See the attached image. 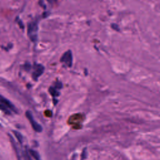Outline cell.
Returning a JSON list of instances; mask_svg holds the SVG:
<instances>
[{"label":"cell","instance_id":"obj_1","mask_svg":"<svg viewBox=\"0 0 160 160\" xmlns=\"http://www.w3.org/2000/svg\"><path fill=\"white\" fill-rule=\"evenodd\" d=\"M38 26L36 22L33 21L28 23V35L29 38L33 42H36L38 38Z\"/></svg>","mask_w":160,"mask_h":160},{"label":"cell","instance_id":"obj_2","mask_svg":"<svg viewBox=\"0 0 160 160\" xmlns=\"http://www.w3.org/2000/svg\"><path fill=\"white\" fill-rule=\"evenodd\" d=\"M26 116L28 118V120H29L30 123L31 125L32 128L33 130L38 133H41L43 131V128L41 125H39L38 123H37L35 120L33 116V114L30 111H27L26 112Z\"/></svg>","mask_w":160,"mask_h":160},{"label":"cell","instance_id":"obj_3","mask_svg":"<svg viewBox=\"0 0 160 160\" xmlns=\"http://www.w3.org/2000/svg\"><path fill=\"white\" fill-rule=\"evenodd\" d=\"M60 61L63 63L68 67H71L73 63V56L72 53L70 50L65 52L63 56H61L60 59Z\"/></svg>","mask_w":160,"mask_h":160},{"label":"cell","instance_id":"obj_4","mask_svg":"<svg viewBox=\"0 0 160 160\" xmlns=\"http://www.w3.org/2000/svg\"><path fill=\"white\" fill-rule=\"evenodd\" d=\"M44 71V67L41 64H36L34 66V71L32 73V78L35 81H37L38 78Z\"/></svg>","mask_w":160,"mask_h":160},{"label":"cell","instance_id":"obj_5","mask_svg":"<svg viewBox=\"0 0 160 160\" xmlns=\"http://www.w3.org/2000/svg\"><path fill=\"white\" fill-rule=\"evenodd\" d=\"M0 104L6 106L8 108H10L15 113H18V109L16 108L13 104L1 95H0Z\"/></svg>","mask_w":160,"mask_h":160},{"label":"cell","instance_id":"obj_6","mask_svg":"<svg viewBox=\"0 0 160 160\" xmlns=\"http://www.w3.org/2000/svg\"><path fill=\"white\" fill-rule=\"evenodd\" d=\"M28 153H29L30 155H31V157H33L35 158V160H42V158H41L40 155L38 153V151H36L34 150L30 149L28 150Z\"/></svg>","mask_w":160,"mask_h":160},{"label":"cell","instance_id":"obj_7","mask_svg":"<svg viewBox=\"0 0 160 160\" xmlns=\"http://www.w3.org/2000/svg\"><path fill=\"white\" fill-rule=\"evenodd\" d=\"M15 137L16 138V139H18V141L21 143V144H22L23 143V135L20 133L19 132H18V131H13Z\"/></svg>","mask_w":160,"mask_h":160},{"label":"cell","instance_id":"obj_8","mask_svg":"<svg viewBox=\"0 0 160 160\" xmlns=\"http://www.w3.org/2000/svg\"><path fill=\"white\" fill-rule=\"evenodd\" d=\"M49 92L53 96H58L60 95V92L55 87H50L49 89Z\"/></svg>","mask_w":160,"mask_h":160},{"label":"cell","instance_id":"obj_9","mask_svg":"<svg viewBox=\"0 0 160 160\" xmlns=\"http://www.w3.org/2000/svg\"><path fill=\"white\" fill-rule=\"evenodd\" d=\"M0 109H1L2 111V112H3L5 114H8V115H10V114H11L10 110L8 109V108L6 107V106H4L3 105L0 104Z\"/></svg>","mask_w":160,"mask_h":160},{"label":"cell","instance_id":"obj_10","mask_svg":"<svg viewBox=\"0 0 160 160\" xmlns=\"http://www.w3.org/2000/svg\"><path fill=\"white\" fill-rule=\"evenodd\" d=\"M23 157L24 160H32L29 153H28V151H24L23 154Z\"/></svg>","mask_w":160,"mask_h":160},{"label":"cell","instance_id":"obj_11","mask_svg":"<svg viewBox=\"0 0 160 160\" xmlns=\"http://www.w3.org/2000/svg\"><path fill=\"white\" fill-rule=\"evenodd\" d=\"M87 148H84V150H83V152H82V154H81V160H85L87 159Z\"/></svg>","mask_w":160,"mask_h":160},{"label":"cell","instance_id":"obj_12","mask_svg":"<svg viewBox=\"0 0 160 160\" xmlns=\"http://www.w3.org/2000/svg\"><path fill=\"white\" fill-rule=\"evenodd\" d=\"M63 85H62V83H61V82L60 81H56V83H55V88L57 89H61V88H62Z\"/></svg>","mask_w":160,"mask_h":160},{"label":"cell","instance_id":"obj_13","mask_svg":"<svg viewBox=\"0 0 160 160\" xmlns=\"http://www.w3.org/2000/svg\"><path fill=\"white\" fill-rule=\"evenodd\" d=\"M18 23L19 24V27L21 28V29H24V24H23V22H22V21H21V19H18Z\"/></svg>","mask_w":160,"mask_h":160},{"label":"cell","instance_id":"obj_14","mask_svg":"<svg viewBox=\"0 0 160 160\" xmlns=\"http://www.w3.org/2000/svg\"><path fill=\"white\" fill-rule=\"evenodd\" d=\"M24 68H25L26 71H28L31 68V64L30 63H26L25 64H24Z\"/></svg>","mask_w":160,"mask_h":160}]
</instances>
